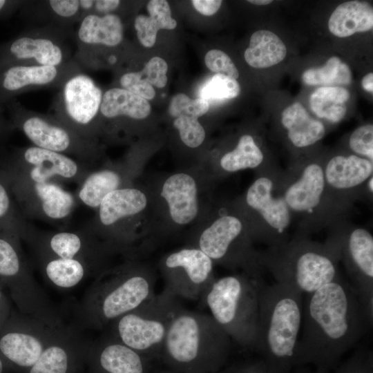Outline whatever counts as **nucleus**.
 <instances>
[{
    "label": "nucleus",
    "instance_id": "29",
    "mask_svg": "<svg viewBox=\"0 0 373 373\" xmlns=\"http://www.w3.org/2000/svg\"><path fill=\"white\" fill-rule=\"evenodd\" d=\"M328 28L330 32L338 37L369 31L373 28V8L365 1L344 2L332 13Z\"/></svg>",
    "mask_w": 373,
    "mask_h": 373
},
{
    "label": "nucleus",
    "instance_id": "8",
    "mask_svg": "<svg viewBox=\"0 0 373 373\" xmlns=\"http://www.w3.org/2000/svg\"><path fill=\"white\" fill-rule=\"evenodd\" d=\"M182 307L178 297L165 286L160 294L111 324L108 336L151 362L160 360L169 326Z\"/></svg>",
    "mask_w": 373,
    "mask_h": 373
},
{
    "label": "nucleus",
    "instance_id": "22",
    "mask_svg": "<svg viewBox=\"0 0 373 373\" xmlns=\"http://www.w3.org/2000/svg\"><path fill=\"white\" fill-rule=\"evenodd\" d=\"M94 0H25L20 17L31 26L54 25L74 32L75 25L93 13Z\"/></svg>",
    "mask_w": 373,
    "mask_h": 373
},
{
    "label": "nucleus",
    "instance_id": "52",
    "mask_svg": "<svg viewBox=\"0 0 373 373\" xmlns=\"http://www.w3.org/2000/svg\"><path fill=\"white\" fill-rule=\"evenodd\" d=\"M119 0H97L95 1L93 13L97 15L115 14L121 4Z\"/></svg>",
    "mask_w": 373,
    "mask_h": 373
},
{
    "label": "nucleus",
    "instance_id": "36",
    "mask_svg": "<svg viewBox=\"0 0 373 373\" xmlns=\"http://www.w3.org/2000/svg\"><path fill=\"white\" fill-rule=\"evenodd\" d=\"M349 98L350 93L343 87L321 86L311 94L309 106L318 118L338 123L346 115Z\"/></svg>",
    "mask_w": 373,
    "mask_h": 373
},
{
    "label": "nucleus",
    "instance_id": "57",
    "mask_svg": "<svg viewBox=\"0 0 373 373\" xmlns=\"http://www.w3.org/2000/svg\"><path fill=\"white\" fill-rule=\"evenodd\" d=\"M3 370V365L1 359L0 358V373H2Z\"/></svg>",
    "mask_w": 373,
    "mask_h": 373
},
{
    "label": "nucleus",
    "instance_id": "54",
    "mask_svg": "<svg viewBox=\"0 0 373 373\" xmlns=\"http://www.w3.org/2000/svg\"><path fill=\"white\" fill-rule=\"evenodd\" d=\"M249 3L258 5V6H263V5H267L272 2L271 0H249Z\"/></svg>",
    "mask_w": 373,
    "mask_h": 373
},
{
    "label": "nucleus",
    "instance_id": "47",
    "mask_svg": "<svg viewBox=\"0 0 373 373\" xmlns=\"http://www.w3.org/2000/svg\"><path fill=\"white\" fill-rule=\"evenodd\" d=\"M167 70L168 65L164 59L154 57L145 64L139 73L151 86L162 88L166 85L168 81Z\"/></svg>",
    "mask_w": 373,
    "mask_h": 373
},
{
    "label": "nucleus",
    "instance_id": "10",
    "mask_svg": "<svg viewBox=\"0 0 373 373\" xmlns=\"http://www.w3.org/2000/svg\"><path fill=\"white\" fill-rule=\"evenodd\" d=\"M104 91L84 73L70 76L55 95L50 114L86 140L97 143Z\"/></svg>",
    "mask_w": 373,
    "mask_h": 373
},
{
    "label": "nucleus",
    "instance_id": "2",
    "mask_svg": "<svg viewBox=\"0 0 373 373\" xmlns=\"http://www.w3.org/2000/svg\"><path fill=\"white\" fill-rule=\"evenodd\" d=\"M303 303V294L289 285L259 281L254 352L270 373H291L296 366Z\"/></svg>",
    "mask_w": 373,
    "mask_h": 373
},
{
    "label": "nucleus",
    "instance_id": "46",
    "mask_svg": "<svg viewBox=\"0 0 373 373\" xmlns=\"http://www.w3.org/2000/svg\"><path fill=\"white\" fill-rule=\"evenodd\" d=\"M119 88L126 89L146 100L154 98L155 91L148 82L143 79L139 72H126L119 78Z\"/></svg>",
    "mask_w": 373,
    "mask_h": 373
},
{
    "label": "nucleus",
    "instance_id": "49",
    "mask_svg": "<svg viewBox=\"0 0 373 373\" xmlns=\"http://www.w3.org/2000/svg\"><path fill=\"white\" fill-rule=\"evenodd\" d=\"M5 106L0 104V155L4 153L6 143L15 131L10 120L5 115Z\"/></svg>",
    "mask_w": 373,
    "mask_h": 373
},
{
    "label": "nucleus",
    "instance_id": "23",
    "mask_svg": "<svg viewBox=\"0 0 373 373\" xmlns=\"http://www.w3.org/2000/svg\"><path fill=\"white\" fill-rule=\"evenodd\" d=\"M89 373H150L148 358L110 336L89 345Z\"/></svg>",
    "mask_w": 373,
    "mask_h": 373
},
{
    "label": "nucleus",
    "instance_id": "13",
    "mask_svg": "<svg viewBox=\"0 0 373 373\" xmlns=\"http://www.w3.org/2000/svg\"><path fill=\"white\" fill-rule=\"evenodd\" d=\"M0 163L11 175L36 182L62 180L79 185L93 171L88 164L34 145L4 152Z\"/></svg>",
    "mask_w": 373,
    "mask_h": 373
},
{
    "label": "nucleus",
    "instance_id": "27",
    "mask_svg": "<svg viewBox=\"0 0 373 373\" xmlns=\"http://www.w3.org/2000/svg\"><path fill=\"white\" fill-rule=\"evenodd\" d=\"M281 124L291 143L297 148L312 146L325 135V127L312 117L299 102L287 106L281 113Z\"/></svg>",
    "mask_w": 373,
    "mask_h": 373
},
{
    "label": "nucleus",
    "instance_id": "1",
    "mask_svg": "<svg viewBox=\"0 0 373 373\" xmlns=\"http://www.w3.org/2000/svg\"><path fill=\"white\" fill-rule=\"evenodd\" d=\"M302 323L296 366L312 364L327 372L372 326L356 291L341 276L307 294Z\"/></svg>",
    "mask_w": 373,
    "mask_h": 373
},
{
    "label": "nucleus",
    "instance_id": "51",
    "mask_svg": "<svg viewBox=\"0 0 373 373\" xmlns=\"http://www.w3.org/2000/svg\"><path fill=\"white\" fill-rule=\"evenodd\" d=\"M24 0H0V20H5L12 17L19 11Z\"/></svg>",
    "mask_w": 373,
    "mask_h": 373
},
{
    "label": "nucleus",
    "instance_id": "39",
    "mask_svg": "<svg viewBox=\"0 0 373 373\" xmlns=\"http://www.w3.org/2000/svg\"><path fill=\"white\" fill-rule=\"evenodd\" d=\"M19 239L12 235L0 233V276L32 279L19 251Z\"/></svg>",
    "mask_w": 373,
    "mask_h": 373
},
{
    "label": "nucleus",
    "instance_id": "58",
    "mask_svg": "<svg viewBox=\"0 0 373 373\" xmlns=\"http://www.w3.org/2000/svg\"><path fill=\"white\" fill-rule=\"evenodd\" d=\"M0 296H1V294H0Z\"/></svg>",
    "mask_w": 373,
    "mask_h": 373
},
{
    "label": "nucleus",
    "instance_id": "20",
    "mask_svg": "<svg viewBox=\"0 0 373 373\" xmlns=\"http://www.w3.org/2000/svg\"><path fill=\"white\" fill-rule=\"evenodd\" d=\"M327 186L334 200L347 211L352 200L364 194L373 176V162L354 154L336 155L323 164ZM369 197V196H368Z\"/></svg>",
    "mask_w": 373,
    "mask_h": 373
},
{
    "label": "nucleus",
    "instance_id": "19",
    "mask_svg": "<svg viewBox=\"0 0 373 373\" xmlns=\"http://www.w3.org/2000/svg\"><path fill=\"white\" fill-rule=\"evenodd\" d=\"M96 236L82 227L79 230L43 231L33 228L28 241L39 258L77 259L97 267L101 247Z\"/></svg>",
    "mask_w": 373,
    "mask_h": 373
},
{
    "label": "nucleus",
    "instance_id": "55",
    "mask_svg": "<svg viewBox=\"0 0 373 373\" xmlns=\"http://www.w3.org/2000/svg\"><path fill=\"white\" fill-rule=\"evenodd\" d=\"M296 373H327V371H326L324 369L316 367V370H313V371L303 370L296 372Z\"/></svg>",
    "mask_w": 373,
    "mask_h": 373
},
{
    "label": "nucleus",
    "instance_id": "43",
    "mask_svg": "<svg viewBox=\"0 0 373 373\" xmlns=\"http://www.w3.org/2000/svg\"><path fill=\"white\" fill-rule=\"evenodd\" d=\"M173 125L178 130L183 143L189 147L196 148L204 140V129L196 118L176 117Z\"/></svg>",
    "mask_w": 373,
    "mask_h": 373
},
{
    "label": "nucleus",
    "instance_id": "11",
    "mask_svg": "<svg viewBox=\"0 0 373 373\" xmlns=\"http://www.w3.org/2000/svg\"><path fill=\"white\" fill-rule=\"evenodd\" d=\"M73 32L54 25L30 26L0 44V66L10 64L59 66L74 60Z\"/></svg>",
    "mask_w": 373,
    "mask_h": 373
},
{
    "label": "nucleus",
    "instance_id": "15",
    "mask_svg": "<svg viewBox=\"0 0 373 373\" xmlns=\"http://www.w3.org/2000/svg\"><path fill=\"white\" fill-rule=\"evenodd\" d=\"M335 224L328 239L338 251L365 312L373 323V236L361 227Z\"/></svg>",
    "mask_w": 373,
    "mask_h": 373
},
{
    "label": "nucleus",
    "instance_id": "34",
    "mask_svg": "<svg viewBox=\"0 0 373 373\" xmlns=\"http://www.w3.org/2000/svg\"><path fill=\"white\" fill-rule=\"evenodd\" d=\"M146 9L149 16L137 15L134 28L140 43L146 48H151L155 44L159 30H173L176 28L177 22L172 18L169 4L166 0L149 1Z\"/></svg>",
    "mask_w": 373,
    "mask_h": 373
},
{
    "label": "nucleus",
    "instance_id": "28",
    "mask_svg": "<svg viewBox=\"0 0 373 373\" xmlns=\"http://www.w3.org/2000/svg\"><path fill=\"white\" fill-rule=\"evenodd\" d=\"M48 342L39 334L14 332L0 339V350L12 364L26 373L36 363Z\"/></svg>",
    "mask_w": 373,
    "mask_h": 373
},
{
    "label": "nucleus",
    "instance_id": "40",
    "mask_svg": "<svg viewBox=\"0 0 373 373\" xmlns=\"http://www.w3.org/2000/svg\"><path fill=\"white\" fill-rule=\"evenodd\" d=\"M199 91L200 97L208 102L219 101L236 97L240 86L236 79L216 74L202 85Z\"/></svg>",
    "mask_w": 373,
    "mask_h": 373
},
{
    "label": "nucleus",
    "instance_id": "18",
    "mask_svg": "<svg viewBox=\"0 0 373 373\" xmlns=\"http://www.w3.org/2000/svg\"><path fill=\"white\" fill-rule=\"evenodd\" d=\"M84 70L74 60L59 66L10 64L0 66V104L23 93L59 89L73 75Z\"/></svg>",
    "mask_w": 373,
    "mask_h": 373
},
{
    "label": "nucleus",
    "instance_id": "25",
    "mask_svg": "<svg viewBox=\"0 0 373 373\" xmlns=\"http://www.w3.org/2000/svg\"><path fill=\"white\" fill-rule=\"evenodd\" d=\"M66 340L48 342L26 373H78L86 363L88 346Z\"/></svg>",
    "mask_w": 373,
    "mask_h": 373
},
{
    "label": "nucleus",
    "instance_id": "16",
    "mask_svg": "<svg viewBox=\"0 0 373 373\" xmlns=\"http://www.w3.org/2000/svg\"><path fill=\"white\" fill-rule=\"evenodd\" d=\"M8 173L14 197L27 220L66 227L79 203L76 195L57 181L36 182Z\"/></svg>",
    "mask_w": 373,
    "mask_h": 373
},
{
    "label": "nucleus",
    "instance_id": "31",
    "mask_svg": "<svg viewBox=\"0 0 373 373\" xmlns=\"http://www.w3.org/2000/svg\"><path fill=\"white\" fill-rule=\"evenodd\" d=\"M33 228L14 197L8 171L0 163V233L26 240Z\"/></svg>",
    "mask_w": 373,
    "mask_h": 373
},
{
    "label": "nucleus",
    "instance_id": "33",
    "mask_svg": "<svg viewBox=\"0 0 373 373\" xmlns=\"http://www.w3.org/2000/svg\"><path fill=\"white\" fill-rule=\"evenodd\" d=\"M286 54V46L276 35L268 30H260L251 35L244 56L251 67L265 68L283 61Z\"/></svg>",
    "mask_w": 373,
    "mask_h": 373
},
{
    "label": "nucleus",
    "instance_id": "37",
    "mask_svg": "<svg viewBox=\"0 0 373 373\" xmlns=\"http://www.w3.org/2000/svg\"><path fill=\"white\" fill-rule=\"evenodd\" d=\"M265 163V154L250 135H242L236 148L223 155L220 160L222 169L229 173L258 169Z\"/></svg>",
    "mask_w": 373,
    "mask_h": 373
},
{
    "label": "nucleus",
    "instance_id": "41",
    "mask_svg": "<svg viewBox=\"0 0 373 373\" xmlns=\"http://www.w3.org/2000/svg\"><path fill=\"white\" fill-rule=\"evenodd\" d=\"M209 109L207 100L201 97L191 99L184 93H178L172 97L169 111L171 115L175 117L184 116L197 119Z\"/></svg>",
    "mask_w": 373,
    "mask_h": 373
},
{
    "label": "nucleus",
    "instance_id": "53",
    "mask_svg": "<svg viewBox=\"0 0 373 373\" xmlns=\"http://www.w3.org/2000/svg\"><path fill=\"white\" fill-rule=\"evenodd\" d=\"M362 86L369 93H373V74L370 73L365 75L362 79Z\"/></svg>",
    "mask_w": 373,
    "mask_h": 373
},
{
    "label": "nucleus",
    "instance_id": "26",
    "mask_svg": "<svg viewBox=\"0 0 373 373\" xmlns=\"http://www.w3.org/2000/svg\"><path fill=\"white\" fill-rule=\"evenodd\" d=\"M161 195L166 201L175 222L185 224L197 216V186L189 175L176 173L170 176L163 185Z\"/></svg>",
    "mask_w": 373,
    "mask_h": 373
},
{
    "label": "nucleus",
    "instance_id": "6",
    "mask_svg": "<svg viewBox=\"0 0 373 373\" xmlns=\"http://www.w3.org/2000/svg\"><path fill=\"white\" fill-rule=\"evenodd\" d=\"M279 186L292 219L299 224L296 236L308 235L327 224L342 221L347 211L330 193L323 164L309 162L280 174Z\"/></svg>",
    "mask_w": 373,
    "mask_h": 373
},
{
    "label": "nucleus",
    "instance_id": "48",
    "mask_svg": "<svg viewBox=\"0 0 373 373\" xmlns=\"http://www.w3.org/2000/svg\"><path fill=\"white\" fill-rule=\"evenodd\" d=\"M220 373H270L261 358L246 360L225 366Z\"/></svg>",
    "mask_w": 373,
    "mask_h": 373
},
{
    "label": "nucleus",
    "instance_id": "45",
    "mask_svg": "<svg viewBox=\"0 0 373 373\" xmlns=\"http://www.w3.org/2000/svg\"><path fill=\"white\" fill-rule=\"evenodd\" d=\"M207 67L216 74L223 75L233 79L239 77L238 70L231 59L224 52L211 50L204 57Z\"/></svg>",
    "mask_w": 373,
    "mask_h": 373
},
{
    "label": "nucleus",
    "instance_id": "4",
    "mask_svg": "<svg viewBox=\"0 0 373 373\" xmlns=\"http://www.w3.org/2000/svg\"><path fill=\"white\" fill-rule=\"evenodd\" d=\"M338 251L328 240L325 243L295 236L291 240L260 252V262L276 283L309 294L340 275Z\"/></svg>",
    "mask_w": 373,
    "mask_h": 373
},
{
    "label": "nucleus",
    "instance_id": "5",
    "mask_svg": "<svg viewBox=\"0 0 373 373\" xmlns=\"http://www.w3.org/2000/svg\"><path fill=\"white\" fill-rule=\"evenodd\" d=\"M245 274L214 279L200 298L210 315L241 348L254 352L258 315V284Z\"/></svg>",
    "mask_w": 373,
    "mask_h": 373
},
{
    "label": "nucleus",
    "instance_id": "38",
    "mask_svg": "<svg viewBox=\"0 0 373 373\" xmlns=\"http://www.w3.org/2000/svg\"><path fill=\"white\" fill-rule=\"evenodd\" d=\"M302 79L309 86L340 87L351 84L352 74L349 66L339 57H332L324 66L306 70Z\"/></svg>",
    "mask_w": 373,
    "mask_h": 373
},
{
    "label": "nucleus",
    "instance_id": "30",
    "mask_svg": "<svg viewBox=\"0 0 373 373\" xmlns=\"http://www.w3.org/2000/svg\"><path fill=\"white\" fill-rule=\"evenodd\" d=\"M151 106L148 100L119 88H111L103 93L100 106V121L117 118L142 119L150 114Z\"/></svg>",
    "mask_w": 373,
    "mask_h": 373
},
{
    "label": "nucleus",
    "instance_id": "42",
    "mask_svg": "<svg viewBox=\"0 0 373 373\" xmlns=\"http://www.w3.org/2000/svg\"><path fill=\"white\" fill-rule=\"evenodd\" d=\"M335 373H373V353L365 346L357 347L352 355L336 367Z\"/></svg>",
    "mask_w": 373,
    "mask_h": 373
},
{
    "label": "nucleus",
    "instance_id": "9",
    "mask_svg": "<svg viewBox=\"0 0 373 373\" xmlns=\"http://www.w3.org/2000/svg\"><path fill=\"white\" fill-rule=\"evenodd\" d=\"M15 130L35 146L62 153L93 165L99 155L97 143L79 136L50 114L28 109L13 99L5 104Z\"/></svg>",
    "mask_w": 373,
    "mask_h": 373
},
{
    "label": "nucleus",
    "instance_id": "50",
    "mask_svg": "<svg viewBox=\"0 0 373 373\" xmlns=\"http://www.w3.org/2000/svg\"><path fill=\"white\" fill-rule=\"evenodd\" d=\"M220 0H193L191 1L195 9L205 16L214 15L222 4Z\"/></svg>",
    "mask_w": 373,
    "mask_h": 373
},
{
    "label": "nucleus",
    "instance_id": "24",
    "mask_svg": "<svg viewBox=\"0 0 373 373\" xmlns=\"http://www.w3.org/2000/svg\"><path fill=\"white\" fill-rule=\"evenodd\" d=\"M147 204L145 194L134 188H122L107 194L97 208L96 217L83 225L95 233L110 228L123 220L134 216L144 209Z\"/></svg>",
    "mask_w": 373,
    "mask_h": 373
},
{
    "label": "nucleus",
    "instance_id": "14",
    "mask_svg": "<svg viewBox=\"0 0 373 373\" xmlns=\"http://www.w3.org/2000/svg\"><path fill=\"white\" fill-rule=\"evenodd\" d=\"M243 231V224L238 217L222 216L202 231L198 248L212 261L232 268L242 267L247 276L261 278L264 269L260 252L254 250L248 238H245Z\"/></svg>",
    "mask_w": 373,
    "mask_h": 373
},
{
    "label": "nucleus",
    "instance_id": "56",
    "mask_svg": "<svg viewBox=\"0 0 373 373\" xmlns=\"http://www.w3.org/2000/svg\"><path fill=\"white\" fill-rule=\"evenodd\" d=\"M154 373H183V372H180L174 371L168 368H165V369H162V370H157L155 371ZM218 373H220V371Z\"/></svg>",
    "mask_w": 373,
    "mask_h": 373
},
{
    "label": "nucleus",
    "instance_id": "35",
    "mask_svg": "<svg viewBox=\"0 0 373 373\" xmlns=\"http://www.w3.org/2000/svg\"><path fill=\"white\" fill-rule=\"evenodd\" d=\"M44 274L55 286L71 288L77 285L95 267L77 259L39 258Z\"/></svg>",
    "mask_w": 373,
    "mask_h": 373
},
{
    "label": "nucleus",
    "instance_id": "21",
    "mask_svg": "<svg viewBox=\"0 0 373 373\" xmlns=\"http://www.w3.org/2000/svg\"><path fill=\"white\" fill-rule=\"evenodd\" d=\"M124 24L116 14L86 15L74 30L75 61L84 70L100 48H115L124 39Z\"/></svg>",
    "mask_w": 373,
    "mask_h": 373
},
{
    "label": "nucleus",
    "instance_id": "3",
    "mask_svg": "<svg viewBox=\"0 0 373 373\" xmlns=\"http://www.w3.org/2000/svg\"><path fill=\"white\" fill-rule=\"evenodd\" d=\"M231 351V338L210 314L182 307L169 326L160 361L180 372L218 373Z\"/></svg>",
    "mask_w": 373,
    "mask_h": 373
},
{
    "label": "nucleus",
    "instance_id": "12",
    "mask_svg": "<svg viewBox=\"0 0 373 373\" xmlns=\"http://www.w3.org/2000/svg\"><path fill=\"white\" fill-rule=\"evenodd\" d=\"M279 173L276 169L262 171L248 188L245 202L255 213L260 226L253 238L277 247L287 242L292 217L279 186Z\"/></svg>",
    "mask_w": 373,
    "mask_h": 373
},
{
    "label": "nucleus",
    "instance_id": "44",
    "mask_svg": "<svg viewBox=\"0 0 373 373\" xmlns=\"http://www.w3.org/2000/svg\"><path fill=\"white\" fill-rule=\"evenodd\" d=\"M349 146L354 155L373 162V125L368 124L356 128L349 138Z\"/></svg>",
    "mask_w": 373,
    "mask_h": 373
},
{
    "label": "nucleus",
    "instance_id": "17",
    "mask_svg": "<svg viewBox=\"0 0 373 373\" xmlns=\"http://www.w3.org/2000/svg\"><path fill=\"white\" fill-rule=\"evenodd\" d=\"M166 285L177 297L200 299L214 280L213 261L198 248L170 254L163 262Z\"/></svg>",
    "mask_w": 373,
    "mask_h": 373
},
{
    "label": "nucleus",
    "instance_id": "32",
    "mask_svg": "<svg viewBox=\"0 0 373 373\" xmlns=\"http://www.w3.org/2000/svg\"><path fill=\"white\" fill-rule=\"evenodd\" d=\"M122 173L115 169L93 170L78 186L76 196L79 203L97 209L107 194L122 188Z\"/></svg>",
    "mask_w": 373,
    "mask_h": 373
},
{
    "label": "nucleus",
    "instance_id": "7",
    "mask_svg": "<svg viewBox=\"0 0 373 373\" xmlns=\"http://www.w3.org/2000/svg\"><path fill=\"white\" fill-rule=\"evenodd\" d=\"M153 277L144 270L124 266L103 272L95 283L88 303V316L96 327H109L155 294Z\"/></svg>",
    "mask_w": 373,
    "mask_h": 373
}]
</instances>
